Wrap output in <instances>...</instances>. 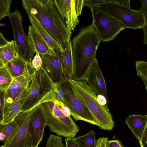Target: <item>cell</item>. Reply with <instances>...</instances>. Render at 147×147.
Wrapping results in <instances>:
<instances>
[{
	"instance_id": "obj_1",
	"label": "cell",
	"mask_w": 147,
	"mask_h": 147,
	"mask_svg": "<svg viewBox=\"0 0 147 147\" xmlns=\"http://www.w3.org/2000/svg\"><path fill=\"white\" fill-rule=\"evenodd\" d=\"M22 5L28 16L35 17L41 25L65 50L71 34L55 6L53 0H22Z\"/></svg>"
},
{
	"instance_id": "obj_2",
	"label": "cell",
	"mask_w": 147,
	"mask_h": 147,
	"mask_svg": "<svg viewBox=\"0 0 147 147\" xmlns=\"http://www.w3.org/2000/svg\"><path fill=\"white\" fill-rule=\"evenodd\" d=\"M101 39L92 24L81 29L71 40L73 71L71 79L85 80L88 70L96 58Z\"/></svg>"
},
{
	"instance_id": "obj_3",
	"label": "cell",
	"mask_w": 147,
	"mask_h": 147,
	"mask_svg": "<svg viewBox=\"0 0 147 147\" xmlns=\"http://www.w3.org/2000/svg\"><path fill=\"white\" fill-rule=\"evenodd\" d=\"M86 107L100 129L111 130L114 126L113 116L107 105H102L97 100V95L85 80H67Z\"/></svg>"
},
{
	"instance_id": "obj_4",
	"label": "cell",
	"mask_w": 147,
	"mask_h": 147,
	"mask_svg": "<svg viewBox=\"0 0 147 147\" xmlns=\"http://www.w3.org/2000/svg\"><path fill=\"white\" fill-rule=\"evenodd\" d=\"M54 83L42 66L35 70L21 111L33 109L43 102L54 101Z\"/></svg>"
},
{
	"instance_id": "obj_5",
	"label": "cell",
	"mask_w": 147,
	"mask_h": 147,
	"mask_svg": "<svg viewBox=\"0 0 147 147\" xmlns=\"http://www.w3.org/2000/svg\"><path fill=\"white\" fill-rule=\"evenodd\" d=\"M40 105L44 114L46 125L51 131L59 136L75 137L79 131L78 127L71 117H66L62 113L55 100Z\"/></svg>"
},
{
	"instance_id": "obj_6",
	"label": "cell",
	"mask_w": 147,
	"mask_h": 147,
	"mask_svg": "<svg viewBox=\"0 0 147 147\" xmlns=\"http://www.w3.org/2000/svg\"><path fill=\"white\" fill-rule=\"evenodd\" d=\"M98 7L121 23L124 29H135L147 28V21L140 9L136 10L114 4H106Z\"/></svg>"
},
{
	"instance_id": "obj_7",
	"label": "cell",
	"mask_w": 147,
	"mask_h": 147,
	"mask_svg": "<svg viewBox=\"0 0 147 147\" xmlns=\"http://www.w3.org/2000/svg\"><path fill=\"white\" fill-rule=\"evenodd\" d=\"M90 8L92 17V24L99 35L101 41L108 42L113 40L125 29L121 23L98 7Z\"/></svg>"
},
{
	"instance_id": "obj_8",
	"label": "cell",
	"mask_w": 147,
	"mask_h": 147,
	"mask_svg": "<svg viewBox=\"0 0 147 147\" xmlns=\"http://www.w3.org/2000/svg\"><path fill=\"white\" fill-rule=\"evenodd\" d=\"M12 27L14 42L19 57L32 63L34 52L30 45L28 36L24 31L22 18L20 11L15 10L8 16Z\"/></svg>"
},
{
	"instance_id": "obj_9",
	"label": "cell",
	"mask_w": 147,
	"mask_h": 147,
	"mask_svg": "<svg viewBox=\"0 0 147 147\" xmlns=\"http://www.w3.org/2000/svg\"><path fill=\"white\" fill-rule=\"evenodd\" d=\"M59 84L67 100L71 115L76 121L81 120L97 125L91 114L83 104L67 80Z\"/></svg>"
},
{
	"instance_id": "obj_10",
	"label": "cell",
	"mask_w": 147,
	"mask_h": 147,
	"mask_svg": "<svg viewBox=\"0 0 147 147\" xmlns=\"http://www.w3.org/2000/svg\"><path fill=\"white\" fill-rule=\"evenodd\" d=\"M46 126L44 114L40 104L32 110L30 116L26 147H38L43 139Z\"/></svg>"
},
{
	"instance_id": "obj_11",
	"label": "cell",
	"mask_w": 147,
	"mask_h": 147,
	"mask_svg": "<svg viewBox=\"0 0 147 147\" xmlns=\"http://www.w3.org/2000/svg\"><path fill=\"white\" fill-rule=\"evenodd\" d=\"M56 52L55 56L40 55L42 60V66L49 76L54 82L60 83L66 80L64 73L61 53Z\"/></svg>"
},
{
	"instance_id": "obj_12",
	"label": "cell",
	"mask_w": 147,
	"mask_h": 147,
	"mask_svg": "<svg viewBox=\"0 0 147 147\" xmlns=\"http://www.w3.org/2000/svg\"><path fill=\"white\" fill-rule=\"evenodd\" d=\"M85 80L97 95L104 96L109 102V98L105 81L96 58L91 65Z\"/></svg>"
},
{
	"instance_id": "obj_13",
	"label": "cell",
	"mask_w": 147,
	"mask_h": 147,
	"mask_svg": "<svg viewBox=\"0 0 147 147\" xmlns=\"http://www.w3.org/2000/svg\"><path fill=\"white\" fill-rule=\"evenodd\" d=\"M54 5L63 20H65L66 26L71 34L76 26L79 23L76 14L74 0H53Z\"/></svg>"
},
{
	"instance_id": "obj_14",
	"label": "cell",
	"mask_w": 147,
	"mask_h": 147,
	"mask_svg": "<svg viewBox=\"0 0 147 147\" xmlns=\"http://www.w3.org/2000/svg\"><path fill=\"white\" fill-rule=\"evenodd\" d=\"M34 72L28 73L13 79L7 90L4 93L5 111L22 91L28 88Z\"/></svg>"
},
{
	"instance_id": "obj_15",
	"label": "cell",
	"mask_w": 147,
	"mask_h": 147,
	"mask_svg": "<svg viewBox=\"0 0 147 147\" xmlns=\"http://www.w3.org/2000/svg\"><path fill=\"white\" fill-rule=\"evenodd\" d=\"M33 109L23 111L21 121L15 133L9 140L4 143L2 146V147H26L28 122L31 111Z\"/></svg>"
},
{
	"instance_id": "obj_16",
	"label": "cell",
	"mask_w": 147,
	"mask_h": 147,
	"mask_svg": "<svg viewBox=\"0 0 147 147\" xmlns=\"http://www.w3.org/2000/svg\"><path fill=\"white\" fill-rule=\"evenodd\" d=\"M28 37L31 48L34 53L40 55H56V51L51 48L38 32L32 26L28 27Z\"/></svg>"
},
{
	"instance_id": "obj_17",
	"label": "cell",
	"mask_w": 147,
	"mask_h": 147,
	"mask_svg": "<svg viewBox=\"0 0 147 147\" xmlns=\"http://www.w3.org/2000/svg\"><path fill=\"white\" fill-rule=\"evenodd\" d=\"M13 79L35 70L32 63H28L19 57L11 61L5 65Z\"/></svg>"
},
{
	"instance_id": "obj_18",
	"label": "cell",
	"mask_w": 147,
	"mask_h": 147,
	"mask_svg": "<svg viewBox=\"0 0 147 147\" xmlns=\"http://www.w3.org/2000/svg\"><path fill=\"white\" fill-rule=\"evenodd\" d=\"M28 88L22 91L6 109L1 124L6 125L13 121L16 117L21 111Z\"/></svg>"
},
{
	"instance_id": "obj_19",
	"label": "cell",
	"mask_w": 147,
	"mask_h": 147,
	"mask_svg": "<svg viewBox=\"0 0 147 147\" xmlns=\"http://www.w3.org/2000/svg\"><path fill=\"white\" fill-rule=\"evenodd\" d=\"M125 123L136 139L139 140L147 127V115L130 114L126 118Z\"/></svg>"
},
{
	"instance_id": "obj_20",
	"label": "cell",
	"mask_w": 147,
	"mask_h": 147,
	"mask_svg": "<svg viewBox=\"0 0 147 147\" xmlns=\"http://www.w3.org/2000/svg\"><path fill=\"white\" fill-rule=\"evenodd\" d=\"M28 17L31 26L40 35L51 48L60 53L64 51L35 17L33 16Z\"/></svg>"
},
{
	"instance_id": "obj_21",
	"label": "cell",
	"mask_w": 147,
	"mask_h": 147,
	"mask_svg": "<svg viewBox=\"0 0 147 147\" xmlns=\"http://www.w3.org/2000/svg\"><path fill=\"white\" fill-rule=\"evenodd\" d=\"M19 57L14 40L9 41L6 46L0 48V59L5 65Z\"/></svg>"
},
{
	"instance_id": "obj_22",
	"label": "cell",
	"mask_w": 147,
	"mask_h": 147,
	"mask_svg": "<svg viewBox=\"0 0 147 147\" xmlns=\"http://www.w3.org/2000/svg\"><path fill=\"white\" fill-rule=\"evenodd\" d=\"M64 76L66 80L72 79L73 63L72 53L71 40L67 49L61 53Z\"/></svg>"
},
{
	"instance_id": "obj_23",
	"label": "cell",
	"mask_w": 147,
	"mask_h": 147,
	"mask_svg": "<svg viewBox=\"0 0 147 147\" xmlns=\"http://www.w3.org/2000/svg\"><path fill=\"white\" fill-rule=\"evenodd\" d=\"M20 112L14 121L6 125L0 124V141L5 143L13 130L18 125L21 117Z\"/></svg>"
},
{
	"instance_id": "obj_24",
	"label": "cell",
	"mask_w": 147,
	"mask_h": 147,
	"mask_svg": "<svg viewBox=\"0 0 147 147\" xmlns=\"http://www.w3.org/2000/svg\"><path fill=\"white\" fill-rule=\"evenodd\" d=\"M74 139L79 147H96V135L93 130L83 136L74 138Z\"/></svg>"
},
{
	"instance_id": "obj_25",
	"label": "cell",
	"mask_w": 147,
	"mask_h": 147,
	"mask_svg": "<svg viewBox=\"0 0 147 147\" xmlns=\"http://www.w3.org/2000/svg\"><path fill=\"white\" fill-rule=\"evenodd\" d=\"M13 79L5 66L0 68V91L5 92Z\"/></svg>"
},
{
	"instance_id": "obj_26",
	"label": "cell",
	"mask_w": 147,
	"mask_h": 147,
	"mask_svg": "<svg viewBox=\"0 0 147 147\" xmlns=\"http://www.w3.org/2000/svg\"><path fill=\"white\" fill-rule=\"evenodd\" d=\"M135 65L137 75L143 80L146 90H147V62L145 61H137Z\"/></svg>"
},
{
	"instance_id": "obj_27",
	"label": "cell",
	"mask_w": 147,
	"mask_h": 147,
	"mask_svg": "<svg viewBox=\"0 0 147 147\" xmlns=\"http://www.w3.org/2000/svg\"><path fill=\"white\" fill-rule=\"evenodd\" d=\"M53 87L55 99L61 102L68 107L67 100L63 92L60 87L59 84L57 82H54Z\"/></svg>"
},
{
	"instance_id": "obj_28",
	"label": "cell",
	"mask_w": 147,
	"mask_h": 147,
	"mask_svg": "<svg viewBox=\"0 0 147 147\" xmlns=\"http://www.w3.org/2000/svg\"><path fill=\"white\" fill-rule=\"evenodd\" d=\"M46 147H65L60 136L53 134L49 135L46 144Z\"/></svg>"
},
{
	"instance_id": "obj_29",
	"label": "cell",
	"mask_w": 147,
	"mask_h": 147,
	"mask_svg": "<svg viewBox=\"0 0 147 147\" xmlns=\"http://www.w3.org/2000/svg\"><path fill=\"white\" fill-rule=\"evenodd\" d=\"M11 2V0H0V20L9 15Z\"/></svg>"
},
{
	"instance_id": "obj_30",
	"label": "cell",
	"mask_w": 147,
	"mask_h": 147,
	"mask_svg": "<svg viewBox=\"0 0 147 147\" xmlns=\"http://www.w3.org/2000/svg\"><path fill=\"white\" fill-rule=\"evenodd\" d=\"M4 92L0 91V124H1L5 112Z\"/></svg>"
},
{
	"instance_id": "obj_31",
	"label": "cell",
	"mask_w": 147,
	"mask_h": 147,
	"mask_svg": "<svg viewBox=\"0 0 147 147\" xmlns=\"http://www.w3.org/2000/svg\"><path fill=\"white\" fill-rule=\"evenodd\" d=\"M32 64L33 67L35 70L39 69L42 67V60L39 54L36 53L32 59Z\"/></svg>"
},
{
	"instance_id": "obj_32",
	"label": "cell",
	"mask_w": 147,
	"mask_h": 147,
	"mask_svg": "<svg viewBox=\"0 0 147 147\" xmlns=\"http://www.w3.org/2000/svg\"><path fill=\"white\" fill-rule=\"evenodd\" d=\"M74 1L76 11L78 16L81 13L82 9L84 6V0H74Z\"/></svg>"
},
{
	"instance_id": "obj_33",
	"label": "cell",
	"mask_w": 147,
	"mask_h": 147,
	"mask_svg": "<svg viewBox=\"0 0 147 147\" xmlns=\"http://www.w3.org/2000/svg\"><path fill=\"white\" fill-rule=\"evenodd\" d=\"M55 100L58 104L62 113L66 117H71V112L69 109L61 102Z\"/></svg>"
},
{
	"instance_id": "obj_34",
	"label": "cell",
	"mask_w": 147,
	"mask_h": 147,
	"mask_svg": "<svg viewBox=\"0 0 147 147\" xmlns=\"http://www.w3.org/2000/svg\"><path fill=\"white\" fill-rule=\"evenodd\" d=\"M138 141L141 147H147V127L145 128Z\"/></svg>"
},
{
	"instance_id": "obj_35",
	"label": "cell",
	"mask_w": 147,
	"mask_h": 147,
	"mask_svg": "<svg viewBox=\"0 0 147 147\" xmlns=\"http://www.w3.org/2000/svg\"><path fill=\"white\" fill-rule=\"evenodd\" d=\"M106 147H124L121 142L118 139L108 140Z\"/></svg>"
},
{
	"instance_id": "obj_36",
	"label": "cell",
	"mask_w": 147,
	"mask_h": 147,
	"mask_svg": "<svg viewBox=\"0 0 147 147\" xmlns=\"http://www.w3.org/2000/svg\"><path fill=\"white\" fill-rule=\"evenodd\" d=\"M108 140L107 137L99 138L96 141V147H106Z\"/></svg>"
},
{
	"instance_id": "obj_37",
	"label": "cell",
	"mask_w": 147,
	"mask_h": 147,
	"mask_svg": "<svg viewBox=\"0 0 147 147\" xmlns=\"http://www.w3.org/2000/svg\"><path fill=\"white\" fill-rule=\"evenodd\" d=\"M74 138H66L65 139V147H79L76 142Z\"/></svg>"
},
{
	"instance_id": "obj_38",
	"label": "cell",
	"mask_w": 147,
	"mask_h": 147,
	"mask_svg": "<svg viewBox=\"0 0 147 147\" xmlns=\"http://www.w3.org/2000/svg\"><path fill=\"white\" fill-rule=\"evenodd\" d=\"M97 101L100 105H105L108 103L106 98L103 95H97Z\"/></svg>"
},
{
	"instance_id": "obj_39",
	"label": "cell",
	"mask_w": 147,
	"mask_h": 147,
	"mask_svg": "<svg viewBox=\"0 0 147 147\" xmlns=\"http://www.w3.org/2000/svg\"><path fill=\"white\" fill-rule=\"evenodd\" d=\"M9 42L5 39L3 34L0 31V48L6 46Z\"/></svg>"
},
{
	"instance_id": "obj_40",
	"label": "cell",
	"mask_w": 147,
	"mask_h": 147,
	"mask_svg": "<svg viewBox=\"0 0 147 147\" xmlns=\"http://www.w3.org/2000/svg\"><path fill=\"white\" fill-rule=\"evenodd\" d=\"M5 66L3 62L0 59V68L3 67Z\"/></svg>"
},
{
	"instance_id": "obj_41",
	"label": "cell",
	"mask_w": 147,
	"mask_h": 147,
	"mask_svg": "<svg viewBox=\"0 0 147 147\" xmlns=\"http://www.w3.org/2000/svg\"><path fill=\"white\" fill-rule=\"evenodd\" d=\"M0 147H2V146H0Z\"/></svg>"
}]
</instances>
